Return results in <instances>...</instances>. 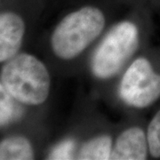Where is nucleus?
Here are the masks:
<instances>
[{
	"mask_svg": "<svg viewBox=\"0 0 160 160\" xmlns=\"http://www.w3.org/2000/svg\"><path fill=\"white\" fill-rule=\"evenodd\" d=\"M34 158L32 146L25 137L12 136L0 142V160H29Z\"/></svg>",
	"mask_w": 160,
	"mask_h": 160,
	"instance_id": "0eeeda50",
	"label": "nucleus"
},
{
	"mask_svg": "<svg viewBox=\"0 0 160 160\" xmlns=\"http://www.w3.org/2000/svg\"><path fill=\"white\" fill-rule=\"evenodd\" d=\"M146 133L149 154L154 158H160V109L149 122Z\"/></svg>",
	"mask_w": 160,
	"mask_h": 160,
	"instance_id": "9d476101",
	"label": "nucleus"
},
{
	"mask_svg": "<svg viewBox=\"0 0 160 160\" xmlns=\"http://www.w3.org/2000/svg\"><path fill=\"white\" fill-rule=\"evenodd\" d=\"M112 151L111 138L107 135L98 136L85 143L78 154V159H110Z\"/></svg>",
	"mask_w": 160,
	"mask_h": 160,
	"instance_id": "6e6552de",
	"label": "nucleus"
},
{
	"mask_svg": "<svg viewBox=\"0 0 160 160\" xmlns=\"http://www.w3.org/2000/svg\"><path fill=\"white\" fill-rule=\"evenodd\" d=\"M139 31L130 22L118 23L110 29L92 59V71L99 78L116 75L136 51Z\"/></svg>",
	"mask_w": 160,
	"mask_h": 160,
	"instance_id": "7ed1b4c3",
	"label": "nucleus"
},
{
	"mask_svg": "<svg viewBox=\"0 0 160 160\" xmlns=\"http://www.w3.org/2000/svg\"><path fill=\"white\" fill-rule=\"evenodd\" d=\"M75 150V142L66 140L52 149L49 155V159H72Z\"/></svg>",
	"mask_w": 160,
	"mask_h": 160,
	"instance_id": "9b49d317",
	"label": "nucleus"
},
{
	"mask_svg": "<svg viewBox=\"0 0 160 160\" xmlns=\"http://www.w3.org/2000/svg\"><path fill=\"white\" fill-rule=\"evenodd\" d=\"M25 24L18 14L6 12L0 14V62L17 54L22 44Z\"/></svg>",
	"mask_w": 160,
	"mask_h": 160,
	"instance_id": "39448f33",
	"label": "nucleus"
},
{
	"mask_svg": "<svg viewBox=\"0 0 160 160\" xmlns=\"http://www.w3.org/2000/svg\"><path fill=\"white\" fill-rule=\"evenodd\" d=\"M149 152L147 133L139 127H132L124 131L117 139L110 159L143 160Z\"/></svg>",
	"mask_w": 160,
	"mask_h": 160,
	"instance_id": "423d86ee",
	"label": "nucleus"
},
{
	"mask_svg": "<svg viewBox=\"0 0 160 160\" xmlns=\"http://www.w3.org/2000/svg\"><path fill=\"white\" fill-rule=\"evenodd\" d=\"M6 90L4 85L0 84V126H5L19 119L22 110L20 105Z\"/></svg>",
	"mask_w": 160,
	"mask_h": 160,
	"instance_id": "1a4fd4ad",
	"label": "nucleus"
},
{
	"mask_svg": "<svg viewBox=\"0 0 160 160\" xmlns=\"http://www.w3.org/2000/svg\"><path fill=\"white\" fill-rule=\"evenodd\" d=\"M105 17L93 6H84L63 18L52 35L51 45L55 55L70 60L86 49L102 31Z\"/></svg>",
	"mask_w": 160,
	"mask_h": 160,
	"instance_id": "f03ea898",
	"label": "nucleus"
},
{
	"mask_svg": "<svg viewBox=\"0 0 160 160\" xmlns=\"http://www.w3.org/2000/svg\"><path fill=\"white\" fill-rule=\"evenodd\" d=\"M119 94L122 100L132 107H149L160 98V73L155 70L147 58H138L121 80Z\"/></svg>",
	"mask_w": 160,
	"mask_h": 160,
	"instance_id": "20e7f679",
	"label": "nucleus"
},
{
	"mask_svg": "<svg viewBox=\"0 0 160 160\" xmlns=\"http://www.w3.org/2000/svg\"><path fill=\"white\" fill-rule=\"evenodd\" d=\"M1 83L16 101L39 105L46 101L51 79L45 64L28 53L16 54L3 66Z\"/></svg>",
	"mask_w": 160,
	"mask_h": 160,
	"instance_id": "f257e3e1",
	"label": "nucleus"
}]
</instances>
